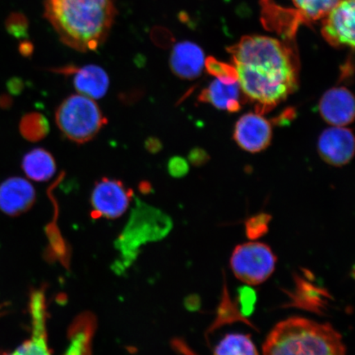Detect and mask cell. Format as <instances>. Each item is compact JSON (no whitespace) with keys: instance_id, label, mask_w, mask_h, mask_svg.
<instances>
[{"instance_id":"2","label":"cell","mask_w":355,"mask_h":355,"mask_svg":"<svg viewBox=\"0 0 355 355\" xmlns=\"http://www.w3.org/2000/svg\"><path fill=\"white\" fill-rule=\"evenodd\" d=\"M117 15L116 0H44V17L62 42L73 50L96 51Z\"/></svg>"},{"instance_id":"6","label":"cell","mask_w":355,"mask_h":355,"mask_svg":"<svg viewBox=\"0 0 355 355\" xmlns=\"http://www.w3.org/2000/svg\"><path fill=\"white\" fill-rule=\"evenodd\" d=\"M277 261L272 248L263 243L252 241L235 247L230 266L239 281L248 286H259L272 277Z\"/></svg>"},{"instance_id":"4","label":"cell","mask_w":355,"mask_h":355,"mask_svg":"<svg viewBox=\"0 0 355 355\" xmlns=\"http://www.w3.org/2000/svg\"><path fill=\"white\" fill-rule=\"evenodd\" d=\"M55 121L67 139L83 144L98 135L106 119L94 100L75 94L62 101L56 110Z\"/></svg>"},{"instance_id":"15","label":"cell","mask_w":355,"mask_h":355,"mask_svg":"<svg viewBox=\"0 0 355 355\" xmlns=\"http://www.w3.org/2000/svg\"><path fill=\"white\" fill-rule=\"evenodd\" d=\"M65 73H73V83L78 94L97 100L103 98L108 92V74L98 65L89 64L79 69L76 67H68Z\"/></svg>"},{"instance_id":"22","label":"cell","mask_w":355,"mask_h":355,"mask_svg":"<svg viewBox=\"0 0 355 355\" xmlns=\"http://www.w3.org/2000/svg\"><path fill=\"white\" fill-rule=\"evenodd\" d=\"M257 303V293L250 286L239 288L237 312L241 318L250 317L254 312Z\"/></svg>"},{"instance_id":"28","label":"cell","mask_w":355,"mask_h":355,"mask_svg":"<svg viewBox=\"0 0 355 355\" xmlns=\"http://www.w3.org/2000/svg\"><path fill=\"white\" fill-rule=\"evenodd\" d=\"M8 88L12 94L17 95L24 88V84L19 78L12 79L8 83Z\"/></svg>"},{"instance_id":"16","label":"cell","mask_w":355,"mask_h":355,"mask_svg":"<svg viewBox=\"0 0 355 355\" xmlns=\"http://www.w3.org/2000/svg\"><path fill=\"white\" fill-rule=\"evenodd\" d=\"M241 89L238 83H224L216 78L204 89L198 97L199 101L209 103L217 109L230 113L241 110Z\"/></svg>"},{"instance_id":"24","label":"cell","mask_w":355,"mask_h":355,"mask_svg":"<svg viewBox=\"0 0 355 355\" xmlns=\"http://www.w3.org/2000/svg\"><path fill=\"white\" fill-rule=\"evenodd\" d=\"M6 28L8 34L16 39L28 37L29 21L24 13L12 12L7 17Z\"/></svg>"},{"instance_id":"12","label":"cell","mask_w":355,"mask_h":355,"mask_svg":"<svg viewBox=\"0 0 355 355\" xmlns=\"http://www.w3.org/2000/svg\"><path fill=\"white\" fill-rule=\"evenodd\" d=\"M319 111L324 121L331 125H348L354 119V97L347 88L333 87L322 96L319 102Z\"/></svg>"},{"instance_id":"5","label":"cell","mask_w":355,"mask_h":355,"mask_svg":"<svg viewBox=\"0 0 355 355\" xmlns=\"http://www.w3.org/2000/svg\"><path fill=\"white\" fill-rule=\"evenodd\" d=\"M171 227V219L165 213L136 199L130 221L119 239L124 261L130 263L143 244L164 238Z\"/></svg>"},{"instance_id":"18","label":"cell","mask_w":355,"mask_h":355,"mask_svg":"<svg viewBox=\"0 0 355 355\" xmlns=\"http://www.w3.org/2000/svg\"><path fill=\"white\" fill-rule=\"evenodd\" d=\"M214 355H259V354L250 336L243 333H230L216 345Z\"/></svg>"},{"instance_id":"8","label":"cell","mask_w":355,"mask_h":355,"mask_svg":"<svg viewBox=\"0 0 355 355\" xmlns=\"http://www.w3.org/2000/svg\"><path fill=\"white\" fill-rule=\"evenodd\" d=\"M355 0H340L323 17L322 34L332 46L354 47Z\"/></svg>"},{"instance_id":"17","label":"cell","mask_w":355,"mask_h":355,"mask_svg":"<svg viewBox=\"0 0 355 355\" xmlns=\"http://www.w3.org/2000/svg\"><path fill=\"white\" fill-rule=\"evenodd\" d=\"M21 168L29 179L44 182L55 175L56 162L52 154L46 149L35 148L22 158Z\"/></svg>"},{"instance_id":"30","label":"cell","mask_w":355,"mask_h":355,"mask_svg":"<svg viewBox=\"0 0 355 355\" xmlns=\"http://www.w3.org/2000/svg\"><path fill=\"white\" fill-rule=\"evenodd\" d=\"M19 51L22 55L28 57L33 54V44L29 42H22L20 44Z\"/></svg>"},{"instance_id":"19","label":"cell","mask_w":355,"mask_h":355,"mask_svg":"<svg viewBox=\"0 0 355 355\" xmlns=\"http://www.w3.org/2000/svg\"><path fill=\"white\" fill-rule=\"evenodd\" d=\"M19 130L26 140L39 141L44 139L50 132V124L43 114L31 112L21 119Z\"/></svg>"},{"instance_id":"14","label":"cell","mask_w":355,"mask_h":355,"mask_svg":"<svg viewBox=\"0 0 355 355\" xmlns=\"http://www.w3.org/2000/svg\"><path fill=\"white\" fill-rule=\"evenodd\" d=\"M205 55L202 49L191 42H182L173 48L170 65L177 77L186 80L197 78L205 67Z\"/></svg>"},{"instance_id":"26","label":"cell","mask_w":355,"mask_h":355,"mask_svg":"<svg viewBox=\"0 0 355 355\" xmlns=\"http://www.w3.org/2000/svg\"><path fill=\"white\" fill-rule=\"evenodd\" d=\"M168 171L174 178H183L189 171V163L181 157H174L168 162Z\"/></svg>"},{"instance_id":"9","label":"cell","mask_w":355,"mask_h":355,"mask_svg":"<svg viewBox=\"0 0 355 355\" xmlns=\"http://www.w3.org/2000/svg\"><path fill=\"white\" fill-rule=\"evenodd\" d=\"M234 139L246 152L260 153L272 141V125L263 114L252 112L243 114L235 124Z\"/></svg>"},{"instance_id":"23","label":"cell","mask_w":355,"mask_h":355,"mask_svg":"<svg viewBox=\"0 0 355 355\" xmlns=\"http://www.w3.org/2000/svg\"><path fill=\"white\" fill-rule=\"evenodd\" d=\"M272 216L266 213H260L250 217L245 222L246 234L252 241L263 237L269 230V223Z\"/></svg>"},{"instance_id":"10","label":"cell","mask_w":355,"mask_h":355,"mask_svg":"<svg viewBox=\"0 0 355 355\" xmlns=\"http://www.w3.org/2000/svg\"><path fill=\"white\" fill-rule=\"evenodd\" d=\"M354 136L349 128H328L319 137V155L331 166H343L348 164L354 157Z\"/></svg>"},{"instance_id":"13","label":"cell","mask_w":355,"mask_h":355,"mask_svg":"<svg viewBox=\"0 0 355 355\" xmlns=\"http://www.w3.org/2000/svg\"><path fill=\"white\" fill-rule=\"evenodd\" d=\"M31 315L33 318V335L12 354L6 355H51L46 341V306L42 292H35L31 299Z\"/></svg>"},{"instance_id":"20","label":"cell","mask_w":355,"mask_h":355,"mask_svg":"<svg viewBox=\"0 0 355 355\" xmlns=\"http://www.w3.org/2000/svg\"><path fill=\"white\" fill-rule=\"evenodd\" d=\"M340 0H292L304 22L323 19Z\"/></svg>"},{"instance_id":"11","label":"cell","mask_w":355,"mask_h":355,"mask_svg":"<svg viewBox=\"0 0 355 355\" xmlns=\"http://www.w3.org/2000/svg\"><path fill=\"white\" fill-rule=\"evenodd\" d=\"M37 193L32 184L21 177H11L0 184V211L19 216L33 207Z\"/></svg>"},{"instance_id":"29","label":"cell","mask_w":355,"mask_h":355,"mask_svg":"<svg viewBox=\"0 0 355 355\" xmlns=\"http://www.w3.org/2000/svg\"><path fill=\"white\" fill-rule=\"evenodd\" d=\"M162 144L157 139H149L146 141V148L150 153H157L162 148Z\"/></svg>"},{"instance_id":"7","label":"cell","mask_w":355,"mask_h":355,"mask_svg":"<svg viewBox=\"0 0 355 355\" xmlns=\"http://www.w3.org/2000/svg\"><path fill=\"white\" fill-rule=\"evenodd\" d=\"M132 191L119 180L103 178L97 181L92 189L91 203L93 213L99 217L115 219L128 210Z\"/></svg>"},{"instance_id":"27","label":"cell","mask_w":355,"mask_h":355,"mask_svg":"<svg viewBox=\"0 0 355 355\" xmlns=\"http://www.w3.org/2000/svg\"><path fill=\"white\" fill-rule=\"evenodd\" d=\"M189 159L192 165L195 166H201L209 161L210 157L208 155L206 150L196 148L191 150V152L189 154Z\"/></svg>"},{"instance_id":"3","label":"cell","mask_w":355,"mask_h":355,"mask_svg":"<svg viewBox=\"0 0 355 355\" xmlns=\"http://www.w3.org/2000/svg\"><path fill=\"white\" fill-rule=\"evenodd\" d=\"M264 355H346L343 337L329 324L291 318L277 324L263 345Z\"/></svg>"},{"instance_id":"25","label":"cell","mask_w":355,"mask_h":355,"mask_svg":"<svg viewBox=\"0 0 355 355\" xmlns=\"http://www.w3.org/2000/svg\"><path fill=\"white\" fill-rule=\"evenodd\" d=\"M300 294L297 296L298 304L305 306V307H313L317 309V306L322 307V302L324 297H327L322 294L320 288L311 286L309 284L303 282L299 288Z\"/></svg>"},{"instance_id":"1","label":"cell","mask_w":355,"mask_h":355,"mask_svg":"<svg viewBox=\"0 0 355 355\" xmlns=\"http://www.w3.org/2000/svg\"><path fill=\"white\" fill-rule=\"evenodd\" d=\"M246 98L264 114L286 101L298 87V67L285 44L264 35H247L228 48Z\"/></svg>"},{"instance_id":"21","label":"cell","mask_w":355,"mask_h":355,"mask_svg":"<svg viewBox=\"0 0 355 355\" xmlns=\"http://www.w3.org/2000/svg\"><path fill=\"white\" fill-rule=\"evenodd\" d=\"M205 68L208 73L224 83H238V73L234 65L223 63L209 57L205 60Z\"/></svg>"},{"instance_id":"31","label":"cell","mask_w":355,"mask_h":355,"mask_svg":"<svg viewBox=\"0 0 355 355\" xmlns=\"http://www.w3.org/2000/svg\"><path fill=\"white\" fill-rule=\"evenodd\" d=\"M0 355H6V354H0Z\"/></svg>"}]
</instances>
